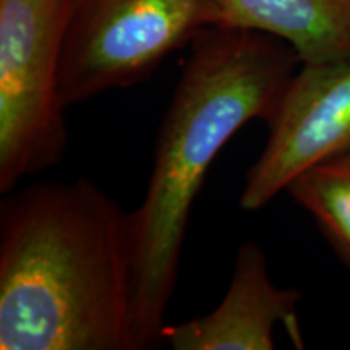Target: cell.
<instances>
[{
    "mask_svg": "<svg viewBox=\"0 0 350 350\" xmlns=\"http://www.w3.org/2000/svg\"><path fill=\"white\" fill-rule=\"evenodd\" d=\"M67 0H0V191L54 167L67 146L60 99Z\"/></svg>",
    "mask_w": 350,
    "mask_h": 350,
    "instance_id": "obj_3",
    "label": "cell"
},
{
    "mask_svg": "<svg viewBox=\"0 0 350 350\" xmlns=\"http://www.w3.org/2000/svg\"><path fill=\"white\" fill-rule=\"evenodd\" d=\"M219 26L281 39L300 64L350 57V0H216Z\"/></svg>",
    "mask_w": 350,
    "mask_h": 350,
    "instance_id": "obj_7",
    "label": "cell"
},
{
    "mask_svg": "<svg viewBox=\"0 0 350 350\" xmlns=\"http://www.w3.org/2000/svg\"><path fill=\"white\" fill-rule=\"evenodd\" d=\"M0 349L138 350L131 216L91 180L2 201Z\"/></svg>",
    "mask_w": 350,
    "mask_h": 350,
    "instance_id": "obj_1",
    "label": "cell"
},
{
    "mask_svg": "<svg viewBox=\"0 0 350 350\" xmlns=\"http://www.w3.org/2000/svg\"><path fill=\"white\" fill-rule=\"evenodd\" d=\"M219 26L216 0H67L64 106L146 80L170 52Z\"/></svg>",
    "mask_w": 350,
    "mask_h": 350,
    "instance_id": "obj_4",
    "label": "cell"
},
{
    "mask_svg": "<svg viewBox=\"0 0 350 350\" xmlns=\"http://www.w3.org/2000/svg\"><path fill=\"white\" fill-rule=\"evenodd\" d=\"M268 129V142L240 195L245 211L265 208L299 175L350 150V57L301 64Z\"/></svg>",
    "mask_w": 350,
    "mask_h": 350,
    "instance_id": "obj_5",
    "label": "cell"
},
{
    "mask_svg": "<svg viewBox=\"0 0 350 350\" xmlns=\"http://www.w3.org/2000/svg\"><path fill=\"white\" fill-rule=\"evenodd\" d=\"M286 191L350 268V150L299 175Z\"/></svg>",
    "mask_w": 350,
    "mask_h": 350,
    "instance_id": "obj_8",
    "label": "cell"
},
{
    "mask_svg": "<svg viewBox=\"0 0 350 350\" xmlns=\"http://www.w3.org/2000/svg\"><path fill=\"white\" fill-rule=\"evenodd\" d=\"M190 47L161 125L146 193L130 213L138 350L163 340L188 219L209 167L243 125L268 124L300 64L281 39L229 26H209Z\"/></svg>",
    "mask_w": 350,
    "mask_h": 350,
    "instance_id": "obj_2",
    "label": "cell"
},
{
    "mask_svg": "<svg viewBox=\"0 0 350 350\" xmlns=\"http://www.w3.org/2000/svg\"><path fill=\"white\" fill-rule=\"evenodd\" d=\"M299 301L297 288L273 282L260 245L245 242L217 308L177 326H165L163 340L174 350H271L274 327L294 321Z\"/></svg>",
    "mask_w": 350,
    "mask_h": 350,
    "instance_id": "obj_6",
    "label": "cell"
}]
</instances>
